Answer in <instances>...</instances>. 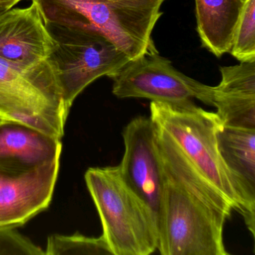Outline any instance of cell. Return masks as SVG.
<instances>
[{"label":"cell","mask_w":255,"mask_h":255,"mask_svg":"<svg viewBox=\"0 0 255 255\" xmlns=\"http://www.w3.org/2000/svg\"><path fill=\"white\" fill-rule=\"evenodd\" d=\"M113 79L118 98H146L177 108L195 107L193 99L213 107V86L203 84L173 66L154 44L141 56L129 59Z\"/></svg>","instance_id":"obj_7"},{"label":"cell","mask_w":255,"mask_h":255,"mask_svg":"<svg viewBox=\"0 0 255 255\" xmlns=\"http://www.w3.org/2000/svg\"><path fill=\"white\" fill-rule=\"evenodd\" d=\"M44 24L55 42L47 62L54 71L68 115L88 86L104 76L113 77L129 59L98 30Z\"/></svg>","instance_id":"obj_4"},{"label":"cell","mask_w":255,"mask_h":255,"mask_svg":"<svg viewBox=\"0 0 255 255\" xmlns=\"http://www.w3.org/2000/svg\"><path fill=\"white\" fill-rule=\"evenodd\" d=\"M166 0H32L44 23L98 30L129 59L144 54Z\"/></svg>","instance_id":"obj_2"},{"label":"cell","mask_w":255,"mask_h":255,"mask_svg":"<svg viewBox=\"0 0 255 255\" xmlns=\"http://www.w3.org/2000/svg\"><path fill=\"white\" fill-rule=\"evenodd\" d=\"M55 42L37 5L10 8L0 14V58L23 69L45 62Z\"/></svg>","instance_id":"obj_9"},{"label":"cell","mask_w":255,"mask_h":255,"mask_svg":"<svg viewBox=\"0 0 255 255\" xmlns=\"http://www.w3.org/2000/svg\"><path fill=\"white\" fill-rule=\"evenodd\" d=\"M125 150L119 171L125 183L157 215L164 183L163 169L156 146V127L151 118L132 119L122 133Z\"/></svg>","instance_id":"obj_8"},{"label":"cell","mask_w":255,"mask_h":255,"mask_svg":"<svg viewBox=\"0 0 255 255\" xmlns=\"http://www.w3.org/2000/svg\"><path fill=\"white\" fill-rule=\"evenodd\" d=\"M229 53L240 62L255 60V0H245Z\"/></svg>","instance_id":"obj_16"},{"label":"cell","mask_w":255,"mask_h":255,"mask_svg":"<svg viewBox=\"0 0 255 255\" xmlns=\"http://www.w3.org/2000/svg\"></svg>","instance_id":"obj_21"},{"label":"cell","mask_w":255,"mask_h":255,"mask_svg":"<svg viewBox=\"0 0 255 255\" xmlns=\"http://www.w3.org/2000/svg\"><path fill=\"white\" fill-rule=\"evenodd\" d=\"M245 0H195L202 47L219 58L229 53Z\"/></svg>","instance_id":"obj_14"},{"label":"cell","mask_w":255,"mask_h":255,"mask_svg":"<svg viewBox=\"0 0 255 255\" xmlns=\"http://www.w3.org/2000/svg\"><path fill=\"white\" fill-rule=\"evenodd\" d=\"M10 9L8 8H5V7H0V14H2V13L5 12L7 10Z\"/></svg>","instance_id":"obj_19"},{"label":"cell","mask_w":255,"mask_h":255,"mask_svg":"<svg viewBox=\"0 0 255 255\" xmlns=\"http://www.w3.org/2000/svg\"><path fill=\"white\" fill-rule=\"evenodd\" d=\"M156 127V146L164 171L207 207L221 225H225L233 210L231 204L192 166L171 135Z\"/></svg>","instance_id":"obj_12"},{"label":"cell","mask_w":255,"mask_h":255,"mask_svg":"<svg viewBox=\"0 0 255 255\" xmlns=\"http://www.w3.org/2000/svg\"><path fill=\"white\" fill-rule=\"evenodd\" d=\"M163 174L157 215L161 255H229L224 245V225L164 170Z\"/></svg>","instance_id":"obj_6"},{"label":"cell","mask_w":255,"mask_h":255,"mask_svg":"<svg viewBox=\"0 0 255 255\" xmlns=\"http://www.w3.org/2000/svg\"><path fill=\"white\" fill-rule=\"evenodd\" d=\"M86 186L96 206L113 255H149L157 249L156 221L149 207L128 186L119 165L90 168Z\"/></svg>","instance_id":"obj_3"},{"label":"cell","mask_w":255,"mask_h":255,"mask_svg":"<svg viewBox=\"0 0 255 255\" xmlns=\"http://www.w3.org/2000/svg\"><path fill=\"white\" fill-rule=\"evenodd\" d=\"M46 255H113L103 235L89 237L80 234H54L47 240Z\"/></svg>","instance_id":"obj_15"},{"label":"cell","mask_w":255,"mask_h":255,"mask_svg":"<svg viewBox=\"0 0 255 255\" xmlns=\"http://www.w3.org/2000/svg\"><path fill=\"white\" fill-rule=\"evenodd\" d=\"M21 1L22 0H0V7L11 8Z\"/></svg>","instance_id":"obj_18"},{"label":"cell","mask_w":255,"mask_h":255,"mask_svg":"<svg viewBox=\"0 0 255 255\" xmlns=\"http://www.w3.org/2000/svg\"><path fill=\"white\" fill-rule=\"evenodd\" d=\"M221 157L240 201L239 213L255 235V129L221 125L217 131Z\"/></svg>","instance_id":"obj_10"},{"label":"cell","mask_w":255,"mask_h":255,"mask_svg":"<svg viewBox=\"0 0 255 255\" xmlns=\"http://www.w3.org/2000/svg\"><path fill=\"white\" fill-rule=\"evenodd\" d=\"M68 116L47 100L0 83V120L35 128L62 139Z\"/></svg>","instance_id":"obj_13"},{"label":"cell","mask_w":255,"mask_h":255,"mask_svg":"<svg viewBox=\"0 0 255 255\" xmlns=\"http://www.w3.org/2000/svg\"><path fill=\"white\" fill-rule=\"evenodd\" d=\"M2 122H2V121L0 120V123H2Z\"/></svg>","instance_id":"obj_20"},{"label":"cell","mask_w":255,"mask_h":255,"mask_svg":"<svg viewBox=\"0 0 255 255\" xmlns=\"http://www.w3.org/2000/svg\"><path fill=\"white\" fill-rule=\"evenodd\" d=\"M213 87V107L224 126L255 129V60L219 68Z\"/></svg>","instance_id":"obj_11"},{"label":"cell","mask_w":255,"mask_h":255,"mask_svg":"<svg viewBox=\"0 0 255 255\" xmlns=\"http://www.w3.org/2000/svg\"><path fill=\"white\" fill-rule=\"evenodd\" d=\"M45 252L14 227H0V255H44Z\"/></svg>","instance_id":"obj_17"},{"label":"cell","mask_w":255,"mask_h":255,"mask_svg":"<svg viewBox=\"0 0 255 255\" xmlns=\"http://www.w3.org/2000/svg\"><path fill=\"white\" fill-rule=\"evenodd\" d=\"M150 118L165 129L192 166L233 207L240 211L238 196L221 157L218 129L222 125L215 113L195 106L177 108L151 101Z\"/></svg>","instance_id":"obj_5"},{"label":"cell","mask_w":255,"mask_h":255,"mask_svg":"<svg viewBox=\"0 0 255 255\" xmlns=\"http://www.w3.org/2000/svg\"><path fill=\"white\" fill-rule=\"evenodd\" d=\"M62 147L38 131L0 123V227H19L47 208Z\"/></svg>","instance_id":"obj_1"}]
</instances>
